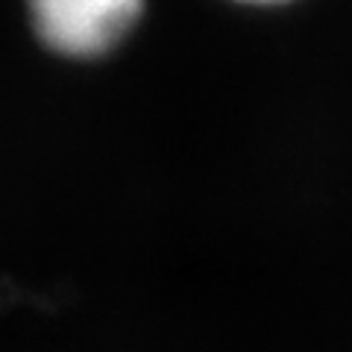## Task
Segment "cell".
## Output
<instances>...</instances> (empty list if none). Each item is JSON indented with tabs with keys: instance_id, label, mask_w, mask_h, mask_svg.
<instances>
[{
	"instance_id": "obj_1",
	"label": "cell",
	"mask_w": 352,
	"mask_h": 352,
	"mask_svg": "<svg viewBox=\"0 0 352 352\" xmlns=\"http://www.w3.org/2000/svg\"><path fill=\"white\" fill-rule=\"evenodd\" d=\"M44 47L68 59H97L135 30L144 0H24Z\"/></svg>"
},
{
	"instance_id": "obj_2",
	"label": "cell",
	"mask_w": 352,
	"mask_h": 352,
	"mask_svg": "<svg viewBox=\"0 0 352 352\" xmlns=\"http://www.w3.org/2000/svg\"><path fill=\"white\" fill-rule=\"evenodd\" d=\"M235 3H250V6H279V3H291V0H235Z\"/></svg>"
}]
</instances>
